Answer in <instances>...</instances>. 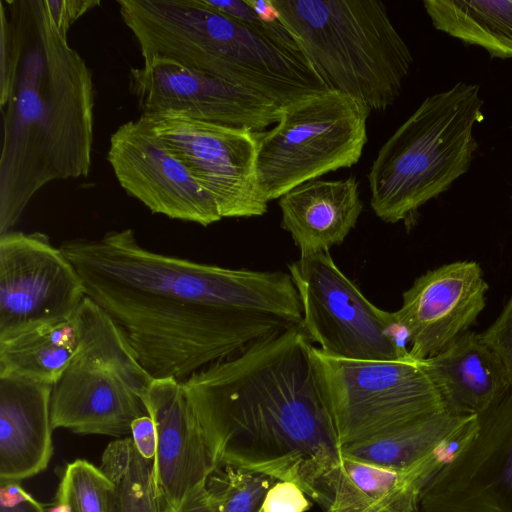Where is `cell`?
I'll return each instance as SVG.
<instances>
[{
  "label": "cell",
  "mask_w": 512,
  "mask_h": 512,
  "mask_svg": "<svg viewBox=\"0 0 512 512\" xmlns=\"http://www.w3.org/2000/svg\"><path fill=\"white\" fill-rule=\"evenodd\" d=\"M310 354L342 447L445 411L418 360L346 359L314 345Z\"/></svg>",
  "instance_id": "cell-8"
},
{
  "label": "cell",
  "mask_w": 512,
  "mask_h": 512,
  "mask_svg": "<svg viewBox=\"0 0 512 512\" xmlns=\"http://www.w3.org/2000/svg\"><path fill=\"white\" fill-rule=\"evenodd\" d=\"M0 512H45L20 482H0Z\"/></svg>",
  "instance_id": "cell-29"
},
{
  "label": "cell",
  "mask_w": 512,
  "mask_h": 512,
  "mask_svg": "<svg viewBox=\"0 0 512 512\" xmlns=\"http://www.w3.org/2000/svg\"><path fill=\"white\" fill-rule=\"evenodd\" d=\"M52 385L0 377V482L44 471L53 454Z\"/></svg>",
  "instance_id": "cell-19"
},
{
  "label": "cell",
  "mask_w": 512,
  "mask_h": 512,
  "mask_svg": "<svg viewBox=\"0 0 512 512\" xmlns=\"http://www.w3.org/2000/svg\"><path fill=\"white\" fill-rule=\"evenodd\" d=\"M422 512H512V388L429 481Z\"/></svg>",
  "instance_id": "cell-13"
},
{
  "label": "cell",
  "mask_w": 512,
  "mask_h": 512,
  "mask_svg": "<svg viewBox=\"0 0 512 512\" xmlns=\"http://www.w3.org/2000/svg\"><path fill=\"white\" fill-rule=\"evenodd\" d=\"M114 485L87 460L66 465L50 512H113Z\"/></svg>",
  "instance_id": "cell-25"
},
{
  "label": "cell",
  "mask_w": 512,
  "mask_h": 512,
  "mask_svg": "<svg viewBox=\"0 0 512 512\" xmlns=\"http://www.w3.org/2000/svg\"><path fill=\"white\" fill-rule=\"evenodd\" d=\"M175 512H218V506L204 483L191 491Z\"/></svg>",
  "instance_id": "cell-31"
},
{
  "label": "cell",
  "mask_w": 512,
  "mask_h": 512,
  "mask_svg": "<svg viewBox=\"0 0 512 512\" xmlns=\"http://www.w3.org/2000/svg\"><path fill=\"white\" fill-rule=\"evenodd\" d=\"M470 432L471 424L455 440L403 469L343 457L325 512H422L423 490Z\"/></svg>",
  "instance_id": "cell-17"
},
{
  "label": "cell",
  "mask_w": 512,
  "mask_h": 512,
  "mask_svg": "<svg viewBox=\"0 0 512 512\" xmlns=\"http://www.w3.org/2000/svg\"><path fill=\"white\" fill-rule=\"evenodd\" d=\"M144 403L156 428L155 491L164 509L175 512L219 465L181 381L153 379Z\"/></svg>",
  "instance_id": "cell-16"
},
{
  "label": "cell",
  "mask_w": 512,
  "mask_h": 512,
  "mask_svg": "<svg viewBox=\"0 0 512 512\" xmlns=\"http://www.w3.org/2000/svg\"><path fill=\"white\" fill-rule=\"evenodd\" d=\"M481 336L500 357L512 380V295L498 318Z\"/></svg>",
  "instance_id": "cell-28"
},
{
  "label": "cell",
  "mask_w": 512,
  "mask_h": 512,
  "mask_svg": "<svg viewBox=\"0 0 512 512\" xmlns=\"http://www.w3.org/2000/svg\"><path fill=\"white\" fill-rule=\"evenodd\" d=\"M275 482L262 473L223 465L210 474L206 486L218 512H260L265 495Z\"/></svg>",
  "instance_id": "cell-26"
},
{
  "label": "cell",
  "mask_w": 512,
  "mask_h": 512,
  "mask_svg": "<svg viewBox=\"0 0 512 512\" xmlns=\"http://www.w3.org/2000/svg\"><path fill=\"white\" fill-rule=\"evenodd\" d=\"M100 468L114 485L113 512H165L155 491L152 461L139 454L131 437L109 443Z\"/></svg>",
  "instance_id": "cell-24"
},
{
  "label": "cell",
  "mask_w": 512,
  "mask_h": 512,
  "mask_svg": "<svg viewBox=\"0 0 512 512\" xmlns=\"http://www.w3.org/2000/svg\"><path fill=\"white\" fill-rule=\"evenodd\" d=\"M85 297L77 270L48 235H0V340L72 316Z\"/></svg>",
  "instance_id": "cell-11"
},
{
  "label": "cell",
  "mask_w": 512,
  "mask_h": 512,
  "mask_svg": "<svg viewBox=\"0 0 512 512\" xmlns=\"http://www.w3.org/2000/svg\"><path fill=\"white\" fill-rule=\"evenodd\" d=\"M312 345L288 325L181 382L219 466L292 482L325 511L343 454Z\"/></svg>",
  "instance_id": "cell-2"
},
{
  "label": "cell",
  "mask_w": 512,
  "mask_h": 512,
  "mask_svg": "<svg viewBox=\"0 0 512 512\" xmlns=\"http://www.w3.org/2000/svg\"><path fill=\"white\" fill-rule=\"evenodd\" d=\"M128 86L141 116L174 114L255 133L281 117L282 108L273 101L163 58L130 68Z\"/></svg>",
  "instance_id": "cell-12"
},
{
  "label": "cell",
  "mask_w": 512,
  "mask_h": 512,
  "mask_svg": "<svg viewBox=\"0 0 512 512\" xmlns=\"http://www.w3.org/2000/svg\"><path fill=\"white\" fill-rule=\"evenodd\" d=\"M310 507L307 495L296 484L276 481L267 491L260 512H306Z\"/></svg>",
  "instance_id": "cell-27"
},
{
  "label": "cell",
  "mask_w": 512,
  "mask_h": 512,
  "mask_svg": "<svg viewBox=\"0 0 512 512\" xmlns=\"http://www.w3.org/2000/svg\"><path fill=\"white\" fill-rule=\"evenodd\" d=\"M476 416L431 414L382 435L342 447L343 457L391 469L406 468L458 438Z\"/></svg>",
  "instance_id": "cell-22"
},
{
  "label": "cell",
  "mask_w": 512,
  "mask_h": 512,
  "mask_svg": "<svg viewBox=\"0 0 512 512\" xmlns=\"http://www.w3.org/2000/svg\"><path fill=\"white\" fill-rule=\"evenodd\" d=\"M419 362L445 411L455 415H483L499 405L512 388L504 363L481 333L474 331L464 332L447 349Z\"/></svg>",
  "instance_id": "cell-18"
},
{
  "label": "cell",
  "mask_w": 512,
  "mask_h": 512,
  "mask_svg": "<svg viewBox=\"0 0 512 512\" xmlns=\"http://www.w3.org/2000/svg\"><path fill=\"white\" fill-rule=\"evenodd\" d=\"M80 331L75 313L0 340V377L53 385L75 355Z\"/></svg>",
  "instance_id": "cell-21"
},
{
  "label": "cell",
  "mask_w": 512,
  "mask_h": 512,
  "mask_svg": "<svg viewBox=\"0 0 512 512\" xmlns=\"http://www.w3.org/2000/svg\"><path fill=\"white\" fill-rule=\"evenodd\" d=\"M140 118L213 198L222 218L267 212L256 174L259 133L174 114Z\"/></svg>",
  "instance_id": "cell-10"
},
{
  "label": "cell",
  "mask_w": 512,
  "mask_h": 512,
  "mask_svg": "<svg viewBox=\"0 0 512 512\" xmlns=\"http://www.w3.org/2000/svg\"><path fill=\"white\" fill-rule=\"evenodd\" d=\"M289 274L300 296L302 326L323 352L355 360H415L394 312L370 302L329 252L300 256Z\"/></svg>",
  "instance_id": "cell-9"
},
{
  "label": "cell",
  "mask_w": 512,
  "mask_h": 512,
  "mask_svg": "<svg viewBox=\"0 0 512 512\" xmlns=\"http://www.w3.org/2000/svg\"><path fill=\"white\" fill-rule=\"evenodd\" d=\"M80 342L52 385L53 429L121 437L137 418L153 380L137 359L123 330L87 296L77 309Z\"/></svg>",
  "instance_id": "cell-6"
},
{
  "label": "cell",
  "mask_w": 512,
  "mask_h": 512,
  "mask_svg": "<svg viewBox=\"0 0 512 512\" xmlns=\"http://www.w3.org/2000/svg\"><path fill=\"white\" fill-rule=\"evenodd\" d=\"M131 438L139 454L153 461L156 453V428L152 418L147 414L133 421Z\"/></svg>",
  "instance_id": "cell-30"
},
{
  "label": "cell",
  "mask_w": 512,
  "mask_h": 512,
  "mask_svg": "<svg viewBox=\"0 0 512 512\" xmlns=\"http://www.w3.org/2000/svg\"><path fill=\"white\" fill-rule=\"evenodd\" d=\"M278 205L281 226L291 235L300 256L329 252L342 244L363 210L354 176L305 182L283 194Z\"/></svg>",
  "instance_id": "cell-20"
},
{
  "label": "cell",
  "mask_w": 512,
  "mask_h": 512,
  "mask_svg": "<svg viewBox=\"0 0 512 512\" xmlns=\"http://www.w3.org/2000/svg\"><path fill=\"white\" fill-rule=\"evenodd\" d=\"M107 161L121 187L151 212L202 226L222 219L213 198L140 117L111 135Z\"/></svg>",
  "instance_id": "cell-14"
},
{
  "label": "cell",
  "mask_w": 512,
  "mask_h": 512,
  "mask_svg": "<svg viewBox=\"0 0 512 512\" xmlns=\"http://www.w3.org/2000/svg\"><path fill=\"white\" fill-rule=\"evenodd\" d=\"M371 110L336 90L282 108L279 121L259 133L256 174L269 202L329 172L350 168L367 143Z\"/></svg>",
  "instance_id": "cell-7"
},
{
  "label": "cell",
  "mask_w": 512,
  "mask_h": 512,
  "mask_svg": "<svg viewBox=\"0 0 512 512\" xmlns=\"http://www.w3.org/2000/svg\"><path fill=\"white\" fill-rule=\"evenodd\" d=\"M22 41L12 93L2 110L0 235L32 197L55 180L91 169L95 87L90 67L67 41L48 0H2Z\"/></svg>",
  "instance_id": "cell-3"
},
{
  "label": "cell",
  "mask_w": 512,
  "mask_h": 512,
  "mask_svg": "<svg viewBox=\"0 0 512 512\" xmlns=\"http://www.w3.org/2000/svg\"><path fill=\"white\" fill-rule=\"evenodd\" d=\"M278 18L330 89L384 111L413 64L379 0H272Z\"/></svg>",
  "instance_id": "cell-4"
},
{
  "label": "cell",
  "mask_w": 512,
  "mask_h": 512,
  "mask_svg": "<svg viewBox=\"0 0 512 512\" xmlns=\"http://www.w3.org/2000/svg\"><path fill=\"white\" fill-rule=\"evenodd\" d=\"M249 4L253 7L256 13L263 19L264 21H275L278 20V12L273 5L272 0H248Z\"/></svg>",
  "instance_id": "cell-32"
},
{
  "label": "cell",
  "mask_w": 512,
  "mask_h": 512,
  "mask_svg": "<svg viewBox=\"0 0 512 512\" xmlns=\"http://www.w3.org/2000/svg\"><path fill=\"white\" fill-rule=\"evenodd\" d=\"M488 288L475 261L452 262L418 277L394 312L408 335L411 356L418 361L433 357L475 325Z\"/></svg>",
  "instance_id": "cell-15"
},
{
  "label": "cell",
  "mask_w": 512,
  "mask_h": 512,
  "mask_svg": "<svg viewBox=\"0 0 512 512\" xmlns=\"http://www.w3.org/2000/svg\"><path fill=\"white\" fill-rule=\"evenodd\" d=\"M477 84L430 95L379 149L368 173L370 206L386 223L415 222L421 206L465 174L484 118Z\"/></svg>",
  "instance_id": "cell-5"
},
{
  "label": "cell",
  "mask_w": 512,
  "mask_h": 512,
  "mask_svg": "<svg viewBox=\"0 0 512 512\" xmlns=\"http://www.w3.org/2000/svg\"><path fill=\"white\" fill-rule=\"evenodd\" d=\"M423 5L437 30L480 46L491 58L512 59V0H425Z\"/></svg>",
  "instance_id": "cell-23"
},
{
  "label": "cell",
  "mask_w": 512,
  "mask_h": 512,
  "mask_svg": "<svg viewBox=\"0 0 512 512\" xmlns=\"http://www.w3.org/2000/svg\"><path fill=\"white\" fill-rule=\"evenodd\" d=\"M60 248L88 298L123 330L153 379L184 381L303 310L289 273L232 269L149 250L131 228Z\"/></svg>",
  "instance_id": "cell-1"
}]
</instances>
